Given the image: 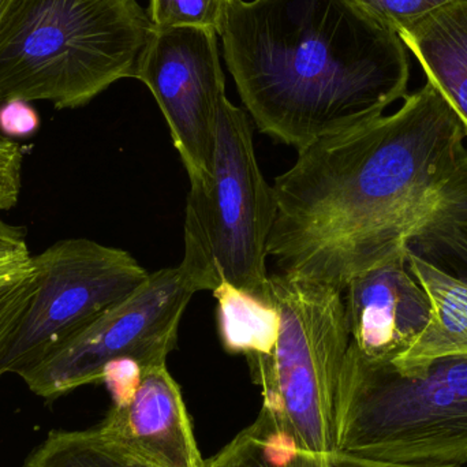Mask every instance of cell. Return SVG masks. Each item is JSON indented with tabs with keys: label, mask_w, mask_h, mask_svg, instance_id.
<instances>
[{
	"label": "cell",
	"mask_w": 467,
	"mask_h": 467,
	"mask_svg": "<svg viewBox=\"0 0 467 467\" xmlns=\"http://www.w3.org/2000/svg\"><path fill=\"white\" fill-rule=\"evenodd\" d=\"M96 430L148 467L204 465L181 387L167 365L142 370L133 397L123 405H112Z\"/></svg>",
	"instance_id": "11"
},
{
	"label": "cell",
	"mask_w": 467,
	"mask_h": 467,
	"mask_svg": "<svg viewBox=\"0 0 467 467\" xmlns=\"http://www.w3.org/2000/svg\"><path fill=\"white\" fill-rule=\"evenodd\" d=\"M142 368L131 358H119L109 362L103 370V380L112 394V405L128 402L141 383Z\"/></svg>",
	"instance_id": "23"
},
{
	"label": "cell",
	"mask_w": 467,
	"mask_h": 467,
	"mask_svg": "<svg viewBox=\"0 0 467 467\" xmlns=\"http://www.w3.org/2000/svg\"><path fill=\"white\" fill-rule=\"evenodd\" d=\"M35 291L32 254L0 265V359L7 351Z\"/></svg>",
	"instance_id": "18"
},
{
	"label": "cell",
	"mask_w": 467,
	"mask_h": 467,
	"mask_svg": "<svg viewBox=\"0 0 467 467\" xmlns=\"http://www.w3.org/2000/svg\"><path fill=\"white\" fill-rule=\"evenodd\" d=\"M395 32L408 29L438 11L465 0H357Z\"/></svg>",
	"instance_id": "20"
},
{
	"label": "cell",
	"mask_w": 467,
	"mask_h": 467,
	"mask_svg": "<svg viewBox=\"0 0 467 467\" xmlns=\"http://www.w3.org/2000/svg\"><path fill=\"white\" fill-rule=\"evenodd\" d=\"M3 2H5V0H0V7H2Z\"/></svg>",
	"instance_id": "26"
},
{
	"label": "cell",
	"mask_w": 467,
	"mask_h": 467,
	"mask_svg": "<svg viewBox=\"0 0 467 467\" xmlns=\"http://www.w3.org/2000/svg\"><path fill=\"white\" fill-rule=\"evenodd\" d=\"M274 221V189L258 166L249 117L224 98L210 180L191 188L186 202L180 265L197 293L227 282L272 305L266 258Z\"/></svg>",
	"instance_id": "6"
},
{
	"label": "cell",
	"mask_w": 467,
	"mask_h": 467,
	"mask_svg": "<svg viewBox=\"0 0 467 467\" xmlns=\"http://www.w3.org/2000/svg\"><path fill=\"white\" fill-rule=\"evenodd\" d=\"M350 346L375 362H394L431 317V301L409 265L406 249L357 275L343 291Z\"/></svg>",
	"instance_id": "10"
},
{
	"label": "cell",
	"mask_w": 467,
	"mask_h": 467,
	"mask_svg": "<svg viewBox=\"0 0 467 467\" xmlns=\"http://www.w3.org/2000/svg\"><path fill=\"white\" fill-rule=\"evenodd\" d=\"M406 254L414 276L430 296L431 317L411 348L391 364L409 373L438 359L467 357V283L417 255Z\"/></svg>",
	"instance_id": "13"
},
{
	"label": "cell",
	"mask_w": 467,
	"mask_h": 467,
	"mask_svg": "<svg viewBox=\"0 0 467 467\" xmlns=\"http://www.w3.org/2000/svg\"><path fill=\"white\" fill-rule=\"evenodd\" d=\"M280 331L271 354L247 359L263 410L305 451H337V402L350 345L345 298L298 275H269Z\"/></svg>",
	"instance_id": "5"
},
{
	"label": "cell",
	"mask_w": 467,
	"mask_h": 467,
	"mask_svg": "<svg viewBox=\"0 0 467 467\" xmlns=\"http://www.w3.org/2000/svg\"><path fill=\"white\" fill-rule=\"evenodd\" d=\"M405 249L467 283V153L441 186L431 213L406 239Z\"/></svg>",
	"instance_id": "14"
},
{
	"label": "cell",
	"mask_w": 467,
	"mask_h": 467,
	"mask_svg": "<svg viewBox=\"0 0 467 467\" xmlns=\"http://www.w3.org/2000/svg\"><path fill=\"white\" fill-rule=\"evenodd\" d=\"M213 296L218 301V328L222 345L244 358L271 354L280 331L276 307L223 282Z\"/></svg>",
	"instance_id": "16"
},
{
	"label": "cell",
	"mask_w": 467,
	"mask_h": 467,
	"mask_svg": "<svg viewBox=\"0 0 467 467\" xmlns=\"http://www.w3.org/2000/svg\"><path fill=\"white\" fill-rule=\"evenodd\" d=\"M41 126L40 115L30 101L10 99L0 104V134L7 139H29Z\"/></svg>",
	"instance_id": "22"
},
{
	"label": "cell",
	"mask_w": 467,
	"mask_h": 467,
	"mask_svg": "<svg viewBox=\"0 0 467 467\" xmlns=\"http://www.w3.org/2000/svg\"><path fill=\"white\" fill-rule=\"evenodd\" d=\"M153 24L136 0H5L0 104L78 109L136 77Z\"/></svg>",
	"instance_id": "3"
},
{
	"label": "cell",
	"mask_w": 467,
	"mask_h": 467,
	"mask_svg": "<svg viewBox=\"0 0 467 467\" xmlns=\"http://www.w3.org/2000/svg\"><path fill=\"white\" fill-rule=\"evenodd\" d=\"M467 130L430 84L402 106L299 150L275 180L268 258L279 272L345 291L405 250L467 153Z\"/></svg>",
	"instance_id": "1"
},
{
	"label": "cell",
	"mask_w": 467,
	"mask_h": 467,
	"mask_svg": "<svg viewBox=\"0 0 467 467\" xmlns=\"http://www.w3.org/2000/svg\"><path fill=\"white\" fill-rule=\"evenodd\" d=\"M32 263L35 296L0 359V378H21L150 277L130 253L88 238L55 242Z\"/></svg>",
	"instance_id": "7"
},
{
	"label": "cell",
	"mask_w": 467,
	"mask_h": 467,
	"mask_svg": "<svg viewBox=\"0 0 467 467\" xmlns=\"http://www.w3.org/2000/svg\"><path fill=\"white\" fill-rule=\"evenodd\" d=\"M24 467H148L109 443L96 428L54 431L25 461Z\"/></svg>",
	"instance_id": "17"
},
{
	"label": "cell",
	"mask_w": 467,
	"mask_h": 467,
	"mask_svg": "<svg viewBox=\"0 0 467 467\" xmlns=\"http://www.w3.org/2000/svg\"><path fill=\"white\" fill-rule=\"evenodd\" d=\"M24 150L18 142L0 134V213L18 204L22 188Z\"/></svg>",
	"instance_id": "21"
},
{
	"label": "cell",
	"mask_w": 467,
	"mask_h": 467,
	"mask_svg": "<svg viewBox=\"0 0 467 467\" xmlns=\"http://www.w3.org/2000/svg\"><path fill=\"white\" fill-rule=\"evenodd\" d=\"M25 236H26V233H25L24 227L13 226L0 219V241L10 242V244H26Z\"/></svg>",
	"instance_id": "25"
},
{
	"label": "cell",
	"mask_w": 467,
	"mask_h": 467,
	"mask_svg": "<svg viewBox=\"0 0 467 467\" xmlns=\"http://www.w3.org/2000/svg\"><path fill=\"white\" fill-rule=\"evenodd\" d=\"M337 451L398 465H465L467 357L403 373L348 345L337 392Z\"/></svg>",
	"instance_id": "4"
},
{
	"label": "cell",
	"mask_w": 467,
	"mask_h": 467,
	"mask_svg": "<svg viewBox=\"0 0 467 467\" xmlns=\"http://www.w3.org/2000/svg\"><path fill=\"white\" fill-rule=\"evenodd\" d=\"M30 255L26 244H10L0 241V265L21 260Z\"/></svg>",
	"instance_id": "24"
},
{
	"label": "cell",
	"mask_w": 467,
	"mask_h": 467,
	"mask_svg": "<svg viewBox=\"0 0 467 467\" xmlns=\"http://www.w3.org/2000/svg\"><path fill=\"white\" fill-rule=\"evenodd\" d=\"M221 36L258 130L298 152L408 98V48L357 0H233Z\"/></svg>",
	"instance_id": "2"
},
{
	"label": "cell",
	"mask_w": 467,
	"mask_h": 467,
	"mask_svg": "<svg viewBox=\"0 0 467 467\" xmlns=\"http://www.w3.org/2000/svg\"><path fill=\"white\" fill-rule=\"evenodd\" d=\"M233 0H150V18L158 27H202L222 35Z\"/></svg>",
	"instance_id": "19"
},
{
	"label": "cell",
	"mask_w": 467,
	"mask_h": 467,
	"mask_svg": "<svg viewBox=\"0 0 467 467\" xmlns=\"http://www.w3.org/2000/svg\"><path fill=\"white\" fill-rule=\"evenodd\" d=\"M202 467H422L367 460L345 452L305 451L280 432L266 411ZM455 467V466H447Z\"/></svg>",
	"instance_id": "15"
},
{
	"label": "cell",
	"mask_w": 467,
	"mask_h": 467,
	"mask_svg": "<svg viewBox=\"0 0 467 467\" xmlns=\"http://www.w3.org/2000/svg\"><path fill=\"white\" fill-rule=\"evenodd\" d=\"M134 78L150 88L161 107L191 188L207 185L219 107L226 98L218 33L153 25Z\"/></svg>",
	"instance_id": "9"
},
{
	"label": "cell",
	"mask_w": 467,
	"mask_h": 467,
	"mask_svg": "<svg viewBox=\"0 0 467 467\" xmlns=\"http://www.w3.org/2000/svg\"><path fill=\"white\" fill-rule=\"evenodd\" d=\"M196 293L182 266L159 269L21 379L33 394L52 400L101 383L104 368L115 359H134L142 370L167 365Z\"/></svg>",
	"instance_id": "8"
},
{
	"label": "cell",
	"mask_w": 467,
	"mask_h": 467,
	"mask_svg": "<svg viewBox=\"0 0 467 467\" xmlns=\"http://www.w3.org/2000/svg\"><path fill=\"white\" fill-rule=\"evenodd\" d=\"M467 130V0L398 32Z\"/></svg>",
	"instance_id": "12"
}]
</instances>
